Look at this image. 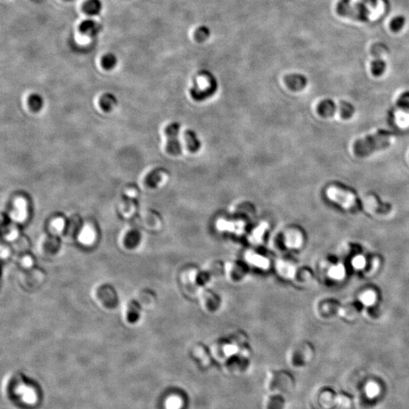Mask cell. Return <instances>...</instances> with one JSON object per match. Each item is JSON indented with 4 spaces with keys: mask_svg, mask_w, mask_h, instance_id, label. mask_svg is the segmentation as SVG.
Instances as JSON below:
<instances>
[{
    "mask_svg": "<svg viewBox=\"0 0 409 409\" xmlns=\"http://www.w3.org/2000/svg\"><path fill=\"white\" fill-rule=\"evenodd\" d=\"M327 196L331 201L351 211L362 209L369 212L385 214L392 209L390 204L382 203L374 196L369 195L357 198L351 192L335 186L330 187L327 190Z\"/></svg>",
    "mask_w": 409,
    "mask_h": 409,
    "instance_id": "obj_1",
    "label": "cell"
},
{
    "mask_svg": "<svg viewBox=\"0 0 409 409\" xmlns=\"http://www.w3.org/2000/svg\"><path fill=\"white\" fill-rule=\"evenodd\" d=\"M180 281L187 296L190 298L197 299L202 290L209 287L214 280L206 270L192 265L185 267L181 271Z\"/></svg>",
    "mask_w": 409,
    "mask_h": 409,
    "instance_id": "obj_2",
    "label": "cell"
},
{
    "mask_svg": "<svg viewBox=\"0 0 409 409\" xmlns=\"http://www.w3.org/2000/svg\"><path fill=\"white\" fill-rule=\"evenodd\" d=\"M393 134L385 130H380L375 134L356 140L353 144V152L358 157H367L378 150L388 148Z\"/></svg>",
    "mask_w": 409,
    "mask_h": 409,
    "instance_id": "obj_3",
    "label": "cell"
},
{
    "mask_svg": "<svg viewBox=\"0 0 409 409\" xmlns=\"http://www.w3.org/2000/svg\"><path fill=\"white\" fill-rule=\"evenodd\" d=\"M295 383L293 376L284 370H273L268 372L266 380V387L269 394L284 396L294 388Z\"/></svg>",
    "mask_w": 409,
    "mask_h": 409,
    "instance_id": "obj_4",
    "label": "cell"
},
{
    "mask_svg": "<svg viewBox=\"0 0 409 409\" xmlns=\"http://www.w3.org/2000/svg\"><path fill=\"white\" fill-rule=\"evenodd\" d=\"M244 260L250 268L266 272L273 268L274 260L263 247H253L245 252Z\"/></svg>",
    "mask_w": 409,
    "mask_h": 409,
    "instance_id": "obj_5",
    "label": "cell"
},
{
    "mask_svg": "<svg viewBox=\"0 0 409 409\" xmlns=\"http://www.w3.org/2000/svg\"><path fill=\"white\" fill-rule=\"evenodd\" d=\"M314 356V348L308 342L303 341L294 345L287 353L289 364L295 368H300L308 364Z\"/></svg>",
    "mask_w": 409,
    "mask_h": 409,
    "instance_id": "obj_6",
    "label": "cell"
},
{
    "mask_svg": "<svg viewBox=\"0 0 409 409\" xmlns=\"http://www.w3.org/2000/svg\"><path fill=\"white\" fill-rule=\"evenodd\" d=\"M317 112L322 117H331L338 114L344 119H349L353 116L355 108L352 104L347 102H340L336 103L330 100L321 101L317 107Z\"/></svg>",
    "mask_w": 409,
    "mask_h": 409,
    "instance_id": "obj_7",
    "label": "cell"
},
{
    "mask_svg": "<svg viewBox=\"0 0 409 409\" xmlns=\"http://www.w3.org/2000/svg\"><path fill=\"white\" fill-rule=\"evenodd\" d=\"M250 270L244 260H231L224 262V277L231 284L240 285L248 278Z\"/></svg>",
    "mask_w": 409,
    "mask_h": 409,
    "instance_id": "obj_8",
    "label": "cell"
},
{
    "mask_svg": "<svg viewBox=\"0 0 409 409\" xmlns=\"http://www.w3.org/2000/svg\"><path fill=\"white\" fill-rule=\"evenodd\" d=\"M279 242L282 250L297 252L303 250L306 244L304 233L297 227L286 229L279 236Z\"/></svg>",
    "mask_w": 409,
    "mask_h": 409,
    "instance_id": "obj_9",
    "label": "cell"
},
{
    "mask_svg": "<svg viewBox=\"0 0 409 409\" xmlns=\"http://www.w3.org/2000/svg\"><path fill=\"white\" fill-rule=\"evenodd\" d=\"M201 309L205 314L214 315L218 314L223 306V300L219 293L211 290L210 287L202 290L197 297Z\"/></svg>",
    "mask_w": 409,
    "mask_h": 409,
    "instance_id": "obj_10",
    "label": "cell"
},
{
    "mask_svg": "<svg viewBox=\"0 0 409 409\" xmlns=\"http://www.w3.org/2000/svg\"><path fill=\"white\" fill-rule=\"evenodd\" d=\"M340 308L341 306L333 299H320L314 303V314L322 321H330L340 316Z\"/></svg>",
    "mask_w": 409,
    "mask_h": 409,
    "instance_id": "obj_11",
    "label": "cell"
},
{
    "mask_svg": "<svg viewBox=\"0 0 409 409\" xmlns=\"http://www.w3.org/2000/svg\"><path fill=\"white\" fill-rule=\"evenodd\" d=\"M298 267L299 266L293 258L281 256L274 260L273 268L280 279L292 281L295 277Z\"/></svg>",
    "mask_w": 409,
    "mask_h": 409,
    "instance_id": "obj_12",
    "label": "cell"
},
{
    "mask_svg": "<svg viewBox=\"0 0 409 409\" xmlns=\"http://www.w3.org/2000/svg\"><path fill=\"white\" fill-rule=\"evenodd\" d=\"M190 355L193 359L203 368H208L214 361L210 347H206L203 343L193 345Z\"/></svg>",
    "mask_w": 409,
    "mask_h": 409,
    "instance_id": "obj_13",
    "label": "cell"
},
{
    "mask_svg": "<svg viewBox=\"0 0 409 409\" xmlns=\"http://www.w3.org/2000/svg\"><path fill=\"white\" fill-rule=\"evenodd\" d=\"M179 129V124L173 123L168 125L165 130L166 136L168 139L167 150L171 155H178L181 152V146L178 140Z\"/></svg>",
    "mask_w": 409,
    "mask_h": 409,
    "instance_id": "obj_14",
    "label": "cell"
},
{
    "mask_svg": "<svg viewBox=\"0 0 409 409\" xmlns=\"http://www.w3.org/2000/svg\"><path fill=\"white\" fill-rule=\"evenodd\" d=\"M200 84L196 85L194 89H192L191 94L196 100H202L204 98H208L215 92L217 89V82L213 81L208 86L204 85V76L203 72L201 73V77L199 78Z\"/></svg>",
    "mask_w": 409,
    "mask_h": 409,
    "instance_id": "obj_15",
    "label": "cell"
},
{
    "mask_svg": "<svg viewBox=\"0 0 409 409\" xmlns=\"http://www.w3.org/2000/svg\"><path fill=\"white\" fill-rule=\"evenodd\" d=\"M314 280V273L309 267H299L295 277L292 280L299 287H308Z\"/></svg>",
    "mask_w": 409,
    "mask_h": 409,
    "instance_id": "obj_16",
    "label": "cell"
},
{
    "mask_svg": "<svg viewBox=\"0 0 409 409\" xmlns=\"http://www.w3.org/2000/svg\"><path fill=\"white\" fill-rule=\"evenodd\" d=\"M285 82L292 91H300L307 85V78L301 74H292L286 76Z\"/></svg>",
    "mask_w": 409,
    "mask_h": 409,
    "instance_id": "obj_17",
    "label": "cell"
},
{
    "mask_svg": "<svg viewBox=\"0 0 409 409\" xmlns=\"http://www.w3.org/2000/svg\"><path fill=\"white\" fill-rule=\"evenodd\" d=\"M358 302L365 307H372L378 300V293L374 289H364L358 294Z\"/></svg>",
    "mask_w": 409,
    "mask_h": 409,
    "instance_id": "obj_18",
    "label": "cell"
},
{
    "mask_svg": "<svg viewBox=\"0 0 409 409\" xmlns=\"http://www.w3.org/2000/svg\"><path fill=\"white\" fill-rule=\"evenodd\" d=\"M79 29L81 32L85 35L94 37L98 35L99 33L101 31L102 26L94 20L87 19L81 22Z\"/></svg>",
    "mask_w": 409,
    "mask_h": 409,
    "instance_id": "obj_19",
    "label": "cell"
},
{
    "mask_svg": "<svg viewBox=\"0 0 409 409\" xmlns=\"http://www.w3.org/2000/svg\"><path fill=\"white\" fill-rule=\"evenodd\" d=\"M359 306L356 303L341 306V308H340V317L348 321H356V319L359 317Z\"/></svg>",
    "mask_w": 409,
    "mask_h": 409,
    "instance_id": "obj_20",
    "label": "cell"
},
{
    "mask_svg": "<svg viewBox=\"0 0 409 409\" xmlns=\"http://www.w3.org/2000/svg\"><path fill=\"white\" fill-rule=\"evenodd\" d=\"M97 240V233L92 227L86 226L83 227L78 235V241L84 246L93 245Z\"/></svg>",
    "mask_w": 409,
    "mask_h": 409,
    "instance_id": "obj_21",
    "label": "cell"
},
{
    "mask_svg": "<svg viewBox=\"0 0 409 409\" xmlns=\"http://www.w3.org/2000/svg\"><path fill=\"white\" fill-rule=\"evenodd\" d=\"M285 407V400L284 396L277 394H269L266 399L265 409H284Z\"/></svg>",
    "mask_w": 409,
    "mask_h": 409,
    "instance_id": "obj_22",
    "label": "cell"
},
{
    "mask_svg": "<svg viewBox=\"0 0 409 409\" xmlns=\"http://www.w3.org/2000/svg\"><path fill=\"white\" fill-rule=\"evenodd\" d=\"M17 393L21 396V399L24 403L28 404H34L37 400V396L34 390L31 387L26 385H21L17 388Z\"/></svg>",
    "mask_w": 409,
    "mask_h": 409,
    "instance_id": "obj_23",
    "label": "cell"
},
{
    "mask_svg": "<svg viewBox=\"0 0 409 409\" xmlns=\"http://www.w3.org/2000/svg\"><path fill=\"white\" fill-rule=\"evenodd\" d=\"M102 9V3L100 0H87L84 5V12L91 16L99 15Z\"/></svg>",
    "mask_w": 409,
    "mask_h": 409,
    "instance_id": "obj_24",
    "label": "cell"
},
{
    "mask_svg": "<svg viewBox=\"0 0 409 409\" xmlns=\"http://www.w3.org/2000/svg\"><path fill=\"white\" fill-rule=\"evenodd\" d=\"M327 275L332 280H341L346 276V268L341 264H335L330 266L327 270Z\"/></svg>",
    "mask_w": 409,
    "mask_h": 409,
    "instance_id": "obj_25",
    "label": "cell"
},
{
    "mask_svg": "<svg viewBox=\"0 0 409 409\" xmlns=\"http://www.w3.org/2000/svg\"><path fill=\"white\" fill-rule=\"evenodd\" d=\"M13 219L17 222L24 221L27 217L26 204L22 200H17L15 210L13 211Z\"/></svg>",
    "mask_w": 409,
    "mask_h": 409,
    "instance_id": "obj_26",
    "label": "cell"
},
{
    "mask_svg": "<svg viewBox=\"0 0 409 409\" xmlns=\"http://www.w3.org/2000/svg\"><path fill=\"white\" fill-rule=\"evenodd\" d=\"M184 137H185L187 147L190 151L196 152L200 149L201 144H200V140L197 138V134L194 131H186Z\"/></svg>",
    "mask_w": 409,
    "mask_h": 409,
    "instance_id": "obj_27",
    "label": "cell"
},
{
    "mask_svg": "<svg viewBox=\"0 0 409 409\" xmlns=\"http://www.w3.org/2000/svg\"><path fill=\"white\" fill-rule=\"evenodd\" d=\"M386 68H387V64H386L384 60L382 59L380 57L374 58L371 62V73L375 77H380L383 75V73L385 72Z\"/></svg>",
    "mask_w": 409,
    "mask_h": 409,
    "instance_id": "obj_28",
    "label": "cell"
},
{
    "mask_svg": "<svg viewBox=\"0 0 409 409\" xmlns=\"http://www.w3.org/2000/svg\"><path fill=\"white\" fill-rule=\"evenodd\" d=\"M184 401L181 396L172 395L165 402L166 409H183Z\"/></svg>",
    "mask_w": 409,
    "mask_h": 409,
    "instance_id": "obj_29",
    "label": "cell"
},
{
    "mask_svg": "<svg viewBox=\"0 0 409 409\" xmlns=\"http://www.w3.org/2000/svg\"><path fill=\"white\" fill-rule=\"evenodd\" d=\"M65 221L62 218H56L52 220L50 224V232L53 235H58L61 234L65 227Z\"/></svg>",
    "mask_w": 409,
    "mask_h": 409,
    "instance_id": "obj_30",
    "label": "cell"
},
{
    "mask_svg": "<svg viewBox=\"0 0 409 409\" xmlns=\"http://www.w3.org/2000/svg\"><path fill=\"white\" fill-rule=\"evenodd\" d=\"M117 63H118V58L116 55L112 53H107L102 57V64L105 69L111 70L116 66Z\"/></svg>",
    "mask_w": 409,
    "mask_h": 409,
    "instance_id": "obj_31",
    "label": "cell"
},
{
    "mask_svg": "<svg viewBox=\"0 0 409 409\" xmlns=\"http://www.w3.org/2000/svg\"><path fill=\"white\" fill-rule=\"evenodd\" d=\"M406 18L403 15L394 17L390 22V28L393 32H400L406 24Z\"/></svg>",
    "mask_w": 409,
    "mask_h": 409,
    "instance_id": "obj_32",
    "label": "cell"
},
{
    "mask_svg": "<svg viewBox=\"0 0 409 409\" xmlns=\"http://www.w3.org/2000/svg\"><path fill=\"white\" fill-rule=\"evenodd\" d=\"M115 103H116V100L111 94H105L102 97L100 100L102 108L106 111H110Z\"/></svg>",
    "mask_w": 409,
    "mask_h": 409,
    "instance_id": "obj_33",
    "label": "cell"
},
{
    "mask_svg": "<svg viewBox=\"0 0 409 409\" xmlns=\"http://www.w3.org/2000/svg\"><path fill=\"white\" fill-rule=\"evenodd\" d=\"M161 173L162 171L161 170H155L149 174L147 178V183L150 187H155L158 185V183L161 180Z\"/></svg>",
    "mask_w": 409,
    "mask_h": 409,
    "instance_id": "obj_34",
    "label": "cell"
},
{
    "mask_svg": "<svg viewBox=\"0 0 409 409\" xmlns=\"http://www.w3.org/2000/svg\"><path fill=\"white\" fill-rule=\"evenodd\" d=\"M210 34H211V31H210V29L208 27H200L196 31L195 38L198 42H204V41L208 39Z\"/></svg>",
    "mask_w": 409,
    "mask_h": 409,
    "instance_id": "obj_35",
    "label": "cell"
},
{
    "mask_svg": "<svg viewBox=\"0 0 409 409\" xmlns=\"http://www.w3.org/2000/svg\"><path fill=\"white\" fill-rule=\"evenodd\" d=\"M28 104L31 109L34 111H39L43 105V100L39 95L37 94H33L29 97L28 100Z\"/></svg>",
    "mask_w": 409,
    "mask_h": 409,
    "instance_id": "obj_36",
    "label": "cell"
},
{
    "mask_svg": "<svg viewBox=\"0 0 409 409\" xmlns=\"http://www.w3.org/2000/svg\"><path fill=\"white\" fill-rule=\"evenodd\" d=\"M367 261L365 257L361 255H358L357 256L353 258L352 261V265L353 266L355 269L356 270H363L367 265Z\"/></svg>",
    "mask_w": 409,
    "mask_h": 409,
    "instance_id": "obj_37",
    "label": "cell"
},
{
    "mask_svg": "<svg viewBox=\"0 0 409 409\" xmlns=\"http://www.w3.org/2000/svg\"><path fill=\"white\" fill-rule=\"evenodd\" d=\"M7 232L5 231V238L6 241L13 242L18 240L19 237V231L18 229L16 227H10L7 230Z\"/></svg>",
    "mask_w": 409,
    "mask_h": 409,
    "instance_id": "obj_38",
    "label": "cell"
},
{
    "mask_svg": "<svg viewBox=\"0 0 409 409\" xmlns=\"http://www.w3.org/2000/svg\"><path fill=\"white\" fill-rule=\"evenodd\" d=\"M20 264L24 268H31L34 264V258L29 255H24L20 260Z\"/></svg>",
    "mask_w": 409,
    "mask_h": 409,
    "instance_id": "obj_39",
    "label": "cell"
},
{
    "mask_svg": "<svg viewBox=\"0 0 409 409\" xmlns=\"http://www.w3.org/2000/svg\"><path fill=\"white\" fill-rule=\"evenodd\" d=\"M399 106L409 108V92L402 94L398 100Z\"/></svg>",
    "mask_w": 409,
    "mask_h": 409,
    "instance_id": "obj_40",
    "label": "cell"
},
{
    "mask_svg": "<svg viewBox=\"0 0 409 409\" xmlns=\"http://www.w3.org/2000/svg\"><path fill=\"white\" fill-rule=\"evenodd\" d=\"M11 253V249L7 246H5V247L2 246V247H1V256L2 258H6L7 259V258H9Z\"/></svg>",
    "mask_w": 409,
    "mask_h": 409,
    "instance_id": "obj_41",
    "label": "cell"
},
{
    "mask_svg": "<svg viewBox=\"0 0 409 409\" xmlns=\"http://www.w3.org/2000/svg\"><path fill=\"white\" fill-rule=\"evenodd\" d=\"M66 1H71V0H66Z\"/></svg>",
    "mask_w": 409,
    "mask_h": 409,
    "instance_id": "obj_42",
    "label": "cell"
}]
</instances>
